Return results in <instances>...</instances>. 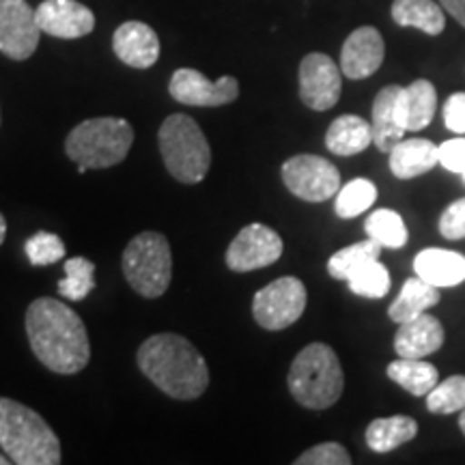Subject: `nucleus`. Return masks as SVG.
<instances>
[{"mask_svg": "<svg viewBox=\"0 0 465 465\" xmlns=\"http://www.w3.org/2000/svg\"><path fill=\"white\" fill-rule=\"evenodd\" d=\"M26 334L33 353L52 373L75 375L89 364L91 342L84 322L65 302L35 300L26 311Z\"/></svg>", "mask_w": 465, "mask_h": 465, "instance_id": "f257e3e1", "label": "nucleus"}, {"mask_svg": "<svg viewBox=\"0 0 465 465\" xmlns=\"http://www.w3.org/2000/svg\"><path fill=\"white\" fill-rule=\"evenodd\" d=\"M136 362L143 375L173 399H199L209 386L205 358L188 339L179 334L149 336L138 349Z\"/></svg>", "mask_w": 465, "mask_h": 465, "instance_id": "f03ea898", "label": "nucleus"}, {"mask_svg": "<svg viewBox=\"0 0 465 465\" xmlns=\"http://www.w3.org/2000/svg\"><path fill=\"white\" fill-rule=\"evenodd\" d=\"M0 449L17 465H58L61 441L37 411L0 397Z\"/></svg>", "mask_w": 465, "mask_h": 465, "instance_id": "7ed1b4c3", "label": "nucleus"}, {"mask_svg": "<svg viewBox=\"0 0 465 465\" xmlns=\"http://www.w3.org/2000/svg\"><path fill=\"white\" fill-rule=\"evenodd\" d=\"M289 391L308 410H328L342 397L345 375L339 356L325 342H311L289 369Z\"/></svg>", "mask_w": 465, "mask_h": 465, "instance_id": "20e7f679", "label": "nucleus"}, {"mask_svg": "<svg viewBox=\"0 0 465 465\" xmlns=\"http://www.w3.org/2000/svg\"><path fill=\"white\" fill-rule=\"evenodd\" d=\"M134 127L119 116L86 119L69 132L65 151L75 164L86 168H110L121 164L130 153Z\"/></svg>", "mask_w": 465, "mask_h": 465, "instance_id": "39448f33", "label": "nucleus"}, {"mask_svg": "<svg viewBox=\"0 0 465 465\" xmlns=\"http://www.w3.org/2000/svg\"><path fill=\"white\" fill-rule=\"evenodd\" d=\"M162 160L177 182L201 183L212 166L205 134L188 114H171L158 132Z\"/></svg>", "mask_w": 465, "mask_h": 465, "instance_id": "423d86ee", "label": "nucleus"}, {"mask_svg": "<svg viewBox=\"0 0 465 465\" xmlns=\"http://www.w3.org/2000/svg\"><path fill=\"white\" fill-rule=\"evenodd\" d=\"M124 276L143 298H160L166 293L173 276V257L162 232L144 231L124 250Z\"/></svg>", "mask_w": 465, "mask_h": 465, "instance_id": "0eeeda50", "label": "nucleus"}, {"mask_svg": "<svg viewBox=\"0 0 465 465\" xmlns=\"http://www.w3.org/2000/svg\"><path fill=\"white\" fill-rule=\"evenodd\" d=\"M306 287L300 278L282 276L257 291L252 300V315L263 330H287L306 311Z\"/></svg>", "mask_w": 465, "mask_h": 465, "instance_id": "6e6552de", "label": "nucleus"}, {"mask_svg": "<svg viewBox=\"0 0 465 465\" xmlns=\"http://www.w3.org/2000/svg\"><path fill=\"white\" fill-rule=\"evenodd\" d=\"M282 182L302 201L323 203L341 190V173L332 162L319 155H293L282 164Z\"/></svg>", "mask_w": 465, "mask_h": 465, "instance_id": "1a4fd4ad", "label": "nucleus"}, {"mask_svg": "<svg viewBox=\"0 0 465 465\" xmlns=\"http://www.w3.org/2000/svg\"><path fill=\"white\" fill-rule=\"evenodd\" d=\"M42 37L37 14L26 0H0V52L11 61H26Z\"/></svg>", "mask_w": 465, "mask_h": 465, "instance_id": "9d476101", "label": "nucleus"}, {"mask_svg": "<svg viewBox=\"0 0 465 465\" xmlns=\"http://www.w3.org/2000/svg\"><path fill=\"white\" fill-rule=\"evenodd\" d=\"M284 243L270 226L252 223L237 232L226 250V267L232 272H252L276 263L282 257Z\"/></svg>", "mask_w": 465, "mask_h": 465, "instance_id": "9b49d317", "label": "nucleus"}, {"mask_svg": "<svg viewBox=\"0 0 465 465\" xmlns=\"http://www.w3.org/2000/svg\"><path fill=\"white\" fill-rule=\"evenodd\" d=\"M168 93L174 102L183 104V106L218 108L240 97V83L232 75H223L218 83H212L196 69L183 67L173 74Z\"/></svg>", "mask_w": 465, "mask_h": 465, "instance_id": "f8f14e48", "label": "nucleus"}, {"mask_svg": "<svg viewBox=\"0 0 465 465\" xmlns=\"http://www.w3.org/2000/svg\"><path fill=\"white\" fill-rule=\"evenodd\" d=\"M342 78L341 69L328 54L312 52L300 63V100L308 108L330 110L341 100Z\"/></svg>", "mask_w": 465, "mask_h": 465, "instance_id": "ddd939ff", "label": "nucleus"}, {"mask_svg": "<svg viewBox=\"0 0 465 465\" xmlns=\"http://www.w3.org/2000/svg\"><path fill=\"white\" fill-rule=\"evenodd\" d=\"M42 33L58 39H80L95 28V15L78 0H44L37 9Z\"/></svg>", "mask_w": 465, "mask_h": 465, "instance_id": "4468645a", "label": "nucleus"}, {"mask_svg": "<svg viewBox=\"0 0 465 465\" xmlns=\"http://www.w3.org/2000/svg\"><path fill=\"white\" fill-rule=\"evenodd\" d=\"M386 44L375 26H360L341 50V72L351 80H364L381 67Z\"/></svg>", "mask_w": 465, "mask_h": 465, "instance_id": "2eb2a0df", "label": "nucleus"}, {"mask_svg": "<svg viewBox=\"0 0 465 465\" xmlns=\"http://www.w3.org/2000/svg\"><path fill=\"white\" fill-rule=\"evenodd\" d=\"M113 50L121 63L134 69H149L160 58L158 33L138 20L124 22L114 31Z\"/></svg>", "mask_w": 465, "mask_h": 465, "instance_id": "dca6fc26", "label": "nucleus"}, {"mask_svg": "<svg viewBox=\"0 0 465 465\" xmlns=\"http://www.w3.org/2000/svg\"><path fill=\"white\" fill-rule=\"evenodd\" d=\"M444 345V328L440 319L424 315L411 319V322L399 323V332L394 336V351L399 358H427L440 351Z\"/></svg>", "mask_w": 465, "mask_h": 465, "instance_id": "f3484780", "label": "nucleus"}, {"mask_svg": "<svg viewBox=\"0 0 465 465\" xmlns=\"http://www.w3.org/2000/svg\"><path fill=\"white\" fill-rule=\"evenodd\" d=\"M435 108H438V91L429 80H414L410 86H401L397 114L405 132L424 130L433 121Z\"/></svg>", "mask_w": 465, "mask_h": 465, "instance_id": "a211bd4d", "label": "nucleus"}, {"mask_svg": "<svg viewBox=\"0 0 465 465\" xmlns=\"http://www.w3.org/2000/svg\"><path fill=\"white\" fill-rule=\"evenodd\" d=\"M414 272L433 287H457L465 281V257L455 250L424 248L416 254Z\"/></svg>", "mask_w": 465, "mask_h": 465, "instance_id": "6ab92c4d", "label": "nucleus"}, {"mask_svg": "<svg viewBox=\"0 0 465 465\" xmlns=\"http://www.w3.org/2000/svg\"><path fill=\"white\" fill-rule=\"evenodd\" d=\"M440 164V144L427 138L399 141L391 149V171L397 179H414Z\"/></svg>", "mask_w": 465, "mask_h": 465, "instance_id": "aec40b11", "label": "nucleus"}, {"mask_svg": "<svg viewBox=\"0 0 465 465\" xmlns=\"http://www.w3.org/2000/svg\"><path fill=\"white\" fill-rule=\"evenodd\" d=\"M401 86L399 84H388L377 93L373 102V143L375 147L383 151V153H391V149L399 141H403L405 130L399 124L397 114V100H399Z\"/></svg>", "mask_w": 465, "mask_h": 465, "instance_id": "412c9836", "label": "nucleus"}, {"mask_svg": "<svg viewBox=\"0 0 465 465\" xmlns=\"http://www.w3.org/2000/svg\"><path fill=\"white\" fill-rule=\"evenodd\" d=\"M371 144H373V127L356 114L339 116L325 132V147L342 158L362 153Z\"/></svg>", "mask_w": 465, "mask_h": 465, "instance_id": "4be33fe9", "label": "nucleus"}, {"mask_svg": "<svg viewBox=\"0 0 465 465\" xmlns=\"http://www.w3.org/2000/svg\"><path fill=\"white\" fill-rule=\"evenodd\" d=\"M438 302H440L438 287H433L431 282L422 281L420 276L407 278L403 282V289H401L399 298L392 302L391 308H388V317H391L394 323L411 322V319L429 312V308L438 306Z\"/></svg>", "mask_w": 465, "mask_h": 465, "instance_id": "5701e85b", "label": "nucleus"}, {"mask_svg": "<svg viewBox=\"0 0 465 465\" xmlns=\"http://www.w3.org/2000/svg\"><path fill=\"white\" fill-rule=\"evenodd\" d=\"M418 435V422L410 416H388L375 418L373 422L366 427V446L373 452H391L399 446L407 444Z\"/></svg>", "mask_w": 465, "mask_h": 465, "instance_id": "b1692460", "label": "nucleus"}, {"mask_svg": "<svg viewBox=\"0 0 465 465\" xmlns=\"http://www.w3.org/2000/svg\"><path fill=\"white\" fill-rule=\"evenodd\" d=\"M388 377L414 397H427L438 386L440 373L424 358H399L388 364Z\"/></svg>", "mask_w": 465, "mask_h": 465, "instance_id": "393cba45", "label": "nucleus"}, {"mask_svg": "<svg viewBox=\"0 0 465 465\" xmlns=\"http://www.w3.org/2000/svg\"><path fill=\"white\" fill-rule=\"evenodd\" d=\"M392 20L399 26L418 28V31L431 35V37L440 35L446 26L441 5L433 3V0H394Z\"/></svg>", "mask_w": 465, "mask_h": 465, "instance_id": "a878e982", "label": "nucleus"}, {"mask_svg": "<svg viewBox=\"0 0 465 465\" xmlns=\"http://www.w3.org/2000/svg\"><path fill=\"white\" fill-rule=\"evenodd\" d=\"M381 246L375 240H364L358 243H351V246L339 250L334 252L328 261V274L336 278V281H349L360 267H364L371 261L380 259Z\"/></svg>", "mask_w": 465, "mask_h": 465, "instance_id": "bb28decb", "label": "nucleus"}, {"mask_svg": "<svg viewBox=\"0 0 465 465\" xmlns=\"http://www.w3.org/2000/svg\"><path fill=\"white\" fill-rule=\"evenodd\" d=\"M364 231L381 248H403L407 243V226L392 209H377L364 223Z\"/></svg>", "mask_w": 465, "mask_h": 465, "instance_id": "cd10ccee", "label": "nucleus"}, {"mask_svg": "<svg viewBox=\"0 0 465 465\" xmlns=\"http://www.w3.org/2000/svg\"><path fill=\"white\" fill-rule=\"evenodd\" d=\"M377 201V188L369 179L358 177L351 182L341 185V190L336 192L334 199V212L339 213V218H356L360 213H364L366 209L373 207Z\"/></svg>", "mask_w": 465, "mask_h": 465, "instance_id": "c85d7f7f", "label": "nucleus"}, {"mask_svg": "<svg viewBox=\"0 0 465 465\" xmlns=\"http://www.w3.org/2000/svg\"><path fill=\"white\" fill-rule=\"evenodd\" d=\"M95 289V265L84 257L65 261V278L58 282V295L63 300L80 302Z\"/></svg>", "mask_w": 465, "mask_h": 465, "instance_id": "c756f323", "label": "nucleus"}, {"mask_svg": "<svg viewBox=\"0 0 465 465\" xmlns=\"http://www.w3.org/2000/svg\"><path fill=\"white\" fill-rule=\"evenodd\" d=\"M349 291L353 295H360V298L369 300H380L386 298L388 291H391V272H388L386 265L380 263V259L371 261L364 267L349 278Z\"/></svg>", "mask_w": 465, "mask_h": 465, "instance_id": "7c9ffc66", "label": "nucleus"}, {"mask_svg": "<svg viewBox=\"0 0 465 465\" xmlns=\"http://www.w3.org/2000/svg\"><path fill=\"white\" fill-rule=\"evenodd\" d=\"M427 410L438 416L465 410V375H452L449 380L438 381V386L427 394Z\"/></svg>", "mask_w": 465, "mask_h": 465, "instance_id": "2f4dec72", "label": "nucleus"}, {"mask_svg": "<svg viewBox=\"0 0 465 465\" xmlns=\"http://www.w3.org/2000/svg\"><path fill=\"white\" fill-rule=\"evenodd\" d=\"M65 243L54 232L39 231L26 242V257L35 267L58 263V261L65 257Z\"/></svg>", "mask_w": 465, "mask_h": 465, "instance_id": "473e14b6", "label": "nucleus"}, {"mask_svg": "<svg viewBox=\"0 0 465 465\" xmlns=\"http://www.w3.org/2000/svg\"><path fill=\"white\" fill-rule=\"evenodd\" d=\"M351 457H349L347 449L339 441H323V444L312 446L304 455L295 459V465H349Z\"/></svg>", "mask_w": 465, "mask_h": 465, "instance_id": "72a5a7b5", "label": "nucleus"}, {"mask_svg": "<svg viewBox=\"0 0 465 465\" xmlns=\"http://www.w3.org/2000/svg\"><path fill=\"white\" fill-rule=\"evenodd\" d=\"M440 232L446 240H463L465 237V196L463 199L452 201L449 207L444 209L440 218Z\"/></svg>", "mask_w": 465, "mask_h": 465, "instance_id": "f704fd0d", "label": "nucleus"}, {"mask_svg": "<svg viewBox=\"0 0 465 465\" xmlns=\"http://www.w3.org/2000/svg\"><path fill=\"white\" fill-rule=\"evenodd\" d=\"M440 164L446 171L461 174L465 171V138H452L440 144Z\"/></svg>", "mask_w": 465, "mask_h": 465, "instance_id": "c9c22d12", "label": "nucleus"}, {"mask_svg": "<svg viewBox=\"0 0 465 465\" xmlns=\"http://www.w3.org/2000/svg\"><path fill=\"white\" fill-rule=\"evenodd\" d=\"M444 124L450 132L465 134V93H452L444 104Z\"/></svg>", "mask_w": 465, "mask_h": 465, "instance_id": "e433bc0d", "label": "nucleus"}, {"mask_svg": "<svg viewBox=\"0 0 465 465\" xmlns=\"http://www.w3.org/2000/svg\"><path fill=\"white\" fill-rule=\"evenodd\" d=\"M440 5L465 28V0H440Z\"/></svg>", "mask_w": 465, "mask_h": 465, "instance_id": "4c0bfd02", "label": "nucleus"}, {"mask_svg": "<svg viewBox=\"0 0 465 465\" xmlns=\"http://www.w3.org/2000/svg\"><path fill=\"white\" fill-rule=\"evenodd\" d=\"M5 237H7V220H5L3 213H0V246H3Z\"/></svg>", "mask_w": 465, "mask_h": 465, "instance_id": "58836bf2", "label": "nucleus"}, {"mask_svg": "<svg viewBox=\"0 0 465 465\" xmlns=\"http://www.w3.org/2000/svg\"><path fill=\"white\" fill-rule=\"evenodd\" d=\"M459 429H461L465 435V410H461V416H459Z\"/></svg>", "mask_w": 465, "mask_h": 465, "instance_id": "ea45409f", "label": "nucleus"}, {"mask_svg": "<svg viewBox=\"0 0 465 465\" xmlns=\"http://www.w3.org/2000/svg\"><path fill=\"white\" fill-rule=\"evenodd\" d=\"M7 463H11V459L7 455H3V452H0V465H7Z\"/></svg>", "mask_w": 465, "mask_h": 465, "instance_id": "a19ab883", "label": "nucleus"}, {"mask_svg": "<svg viewBox=\"0 0 465 465\" xmlns=\"http://www.w3.org/2000/svg\"><path fill=\"white\" fill-rule=\"evenodd\" d=\"M461 174H463V182H465V171H463V173H461Z\"/></svg>", "mask_w": 465, "mask_h": 465, "instance_id": "79ce46f5", "label": "nucleus"}]
</instances>
